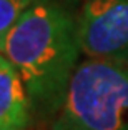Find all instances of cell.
Here are the masks:
<instances>
[{"label":"cell","instance_id":"obj_1","mask_svg":"<svg viewBox=\"0 0 128 130\" xmlns=\"http://www.w3.org/2000/svg\"><path fill=\"white\" fill-rule=\"evenodd\" d=\"M0 52L22 77L33 115L52 120L82 54L77 17L60 0H37L8 32Z\"/></svg>","mask_w":128,"mask_h":130},{"label":"cell","instance_id":"obj_2","mask_svg":"<svg viewBox=\"0 0 128 130\" xmlns=\"http://www.w3.org/2000/svg\"><path fill=\"white\" fill-rule=\"evenodd\" d=\"M50 130H128V63H78Z\"/></svg>","mask_w":128,"mask_h":130},{"label":"cell","instance_id":"obj_3","mask_svg":"<svg viewBox=\"0 0 128 130\" xmlns=\"http://www.w3.org/2000/svg\"><path fill=\"white\" fill-rule=\"evenodd\" d=\"M82 54L128 63V0H87L77 15Z\"/></svg>","mask_w":128,"mask_h":130},{"label":"cell","instance_id":"obj_4","mask_svg":"<svg viewBox=\"0 0 128 130\" xmlns=\"http://www.w3.org/2000/svg\"><path fill=\"white\" fill-rule=\"evenodd\" d=\"M33 117L22 77L0 52V130H27Z\"/></svg>","mask_w":128,"mask_h":130},{"label":"cell","instance_id":"obj_5","mask_svg":"<svg viewBox=\"0 0 128 130\" xmlns=\"http://www.w3.org/2000/svg\"><path fill=\"white\" fill-rule=\"evenodd\" d=\"M35 2L37 0H0V48L8 32Z\"/></svg>","mask_w":128,"mask_h":130}]
</instances>
